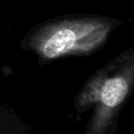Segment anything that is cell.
<instances>
[{"mask_svg":"<svg viewBox=\"0 0 134 134\" xmlns=\"http://www.w3.org/2000/svg\"><path fill=\"white\" fill-rule=\"evenodd\" d=\"M134 89V46L96 69L73 99L77 114L92 110L82 134H115Z\"/></svg>","mask_w":134,"mask_h":134,"instance_id":"7a4b0ae2","label":"cell"},{"mask_svg":"<svg viewBox=\"0 0 134 134\" xmlns=\"http://www.w3.org/2000/svg\"><path fill=\"white\" fill-rule=\"evenodd\" d=\"M121 24V20L104 15H64L34 26L20 47L35 54L39 65L67 57H88L100 50Z\"/></svg>","mask_w":134,"mask_h":134,"instance_id":"6da1fadb","label":"cell"},{"mask_svg":"<svg viewBox=\"0 0 134 134\" xmlns=\"http://www.w3.org/2000/svg\"><path fill=\"white\" fill-rule=\"evenodd\" d=\"M0 134H32L24 120L9 107L0 105Z\"/></svg>","mask_w":134,"mask_h":134,"instance_id":"3957f363","label":"cell"}]
</instances>
